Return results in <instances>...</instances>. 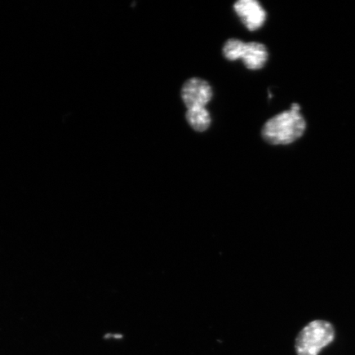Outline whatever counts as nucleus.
Segmentation results:
<instances>
[{
    "mask_svg": "<svg viewBox=\"0 0 355 355\" xmlns=\"http://www.w3.org/2000/svg\"><path fill=\"white\" fill-rule=\"evenodd\" d=\"M234 8L248 30L256 31L264 24L266 12L255 0H241L234 3Z\"/></svg>",
    "mask_w": 355,
    "mask_h": 355,
    "instance_id": "obj_4",
    "label": "nucleus"
},
{
    "mask_svg": "<svg viewBox=\"0 0 355 355\" xmlns=\"http://www.w3.org/2000/svg\"><path fill=\"white\" fill-rule=\"evenodd\" d=\"M186 119L197 132L206 131L211 124L210 114L205 107L189 109L186 113Z\"/></svg>",
    "mask_w": 355,
    "mask_h": 355,
    "instance_id": "obj_6",
    "label": "nucleus"
},
{
    "mask_svg": "<svg viewBox=\"0 0 355 355\" xmlns=\"http://www.w3.org/2000/svg\"><path fill=\"white\" fill-rule=\"evenodd\" d=\"M245 44L238 39H230L223 47V54L226 59L232 61L241 59Z\"/></svg>",
    "mask_w": 355,
    "mask_h": 355,
    "instance_id": "obj_7",
    "label": "nucleus"
},
{
    "mask_svg": "<svg viewBox=\"0 0 355 355\" xmlns=\"http://www.w3.org/2000/svg\"><path fill=\"white\" fill-rule=\"evenodd\" d=\"M335 339L334 327L329 322H311L299 333L295 340L297 355H318Z\"/></svg>",
    "mask_w": 355,
    "mask_h": 355,
    "instance_id": "obj_2",
    "label": "nucleus"
},
{
    "mask_svg": "<svg viewBox=\"0 0 355 355\" xmlns=\"http://www.w3.org/2000/svg\"><path fill=\"white\" fill-rule=\"evenodd\" d=\"M181 96L188 110L205 107L211 99L212 90L210 84L205 80L193 78L184 84Z\"/></svg>",
    "mask_w": 355,
    "mask_h": 355,
    "instance_id": "obj_3",
    "label": "nucleus"
},
{
    "mask_svg": "<svg viewBox=\"0 0 355 355\" xmlns=\"http://www.w3.org/2000/svg\"><path fill=\"white\" fill-rule=\"evenodd\" d=\"M305 130L306 121L300 112L290 110L270 119L261 133L270 144L287 145L298 140Z\"/></svg>",
    "mask_w": 355,
    "mask_h": 355,
    "instance_id": "obj_1",
    "label": "nucleus"
},
{
    "mask_svg": "<svg viewBox=\"0 0 355 355\" xmlns=\"http://www.w3.org/2000/svg\"><path fill=\"white\" fill-rule=\"evenodd\" d=\"M268 59V53L264 44L259 42L245 44L241 60L248 69L263 68Z\"/></svg>",
    "mask_w": 355,
    "mask_h": 355,
    "instance_id": "obj_5",
    "label": "nucleus"
}]
</instances>
